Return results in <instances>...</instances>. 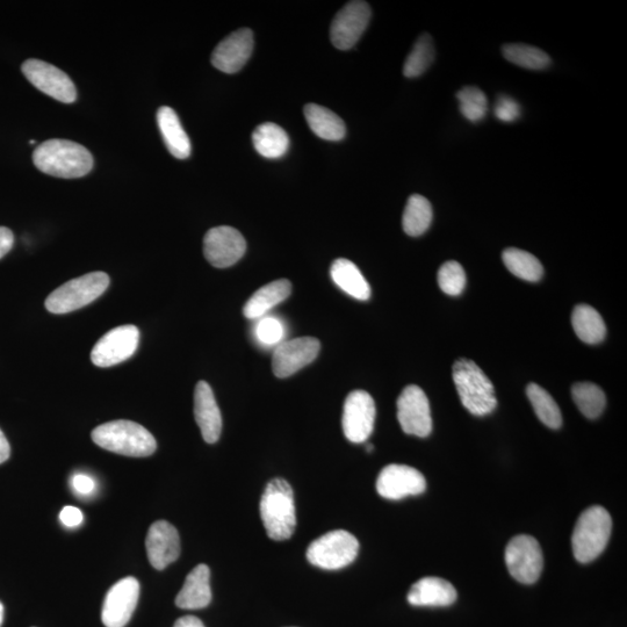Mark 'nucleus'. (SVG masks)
Returning a JSON list of instances; mask_svg holds the SVG:
<instances>
[{
  "label": "nucleus",
  "instance_id": "obj_44",
  "mask_svg": "<svg viewBox=\"0 0 627 627\" xmlns=\"http://www.w3.org/2000/svg\"><path fill=\"white\" fill-rule=\"evenodd\" d=\"M4 622V605L0 602V627H2Z\"/></svg>",
  "mask_w": 627,
  "mask_h": 627
},
{
  "label": "nucleus",
  "instance_id": "obj_36",
  "mask_svg": "<svg viewBox=\"0 0 627 627\" xmlns=\"http://www.w3.org/2000/svg\"><path fill=\"white\" fill-rule=\"evenodd\" d=\"M438 285L452 297L463 293L466 286V273L458 262H448L438 271Z\"/></svg>",
  "mask_w": 627,
  "mask_h": 627
},
{
  "label": "nucleus",
  "instance_id": "obj_27",
  "mask_svg": "<svg viewBox=\"0 0 627 627\" xmlns=\"http://www.w3.org/2000/svg\"><path fill=\"white\" fill-rule=\"evenodd\" d=\"M252 142L259 155L271 160L284 156L290 147L287 133L272 122L259 125L252 134Z\"/></svg>",
  "mask_w": 627,
  "mask_h": 627
},
{
  "label": "nucleus",
  "instance_id": "obj_38",
  "mask_svg": "<svg viewBox=\"0 0 627 627\" xmlns=\"http://www.w3.org/2000/svg\"><path fill=\"white\" fill-rule=\"evenodd\" d=\"M496 118L503 122H513L520 118L521 107L510 97H500L495 105Z\"/></svg>",
  "mask_w": 627,
  "mask_h": 627
},
{
  "label": "nucleus",
  "instance_id": "obj_35",
  "mask_svg": "<svg viewBox=\"0 0 627 627\" xmlns=\"http://www.w3.org/2000/svg\"><path fill=\"white\" fill-rule=\"evenodd\" d=\"M460 112L467 120L478 122L486 117L488 102L485 93L473 86L458 92Z\"/></svg>",
  "mask_w": 627,
  "mask_h": 627
},
{
  "label": "nucleus",
  "instance_id": "obj_16",
  "mask_svg": "<svg viewBox=\"0 0 627 627\" xmlns=\"http://www.w3.org/2000/svg\"><path fill=\"white\" fill-rule=\"evenodd\" d=\"M140 596V583L129 576L115 583L105 597L102 621L106 627H125L134 614Z\"/></svg>",
  "mask_w": 627,
  "mask_h": 627
},
{
  "label": "nucleus",
  "instance_id": "obj_7",
  "mask_svg": "<svg viewBox=\"0 0 627 627\" xmlns=\"http://www.w3.org/2000/svg\"><path fill=\"white\" fill-rule=\"evenodd\" d=\"M359 552L355 536L344 530H335L317 538L309 545L307 559L315 567L337 571L352 564Z\"/></svg>",
  "mask_w": 627,
  "mask_h": 627
},
{
  "label": "nucleus",
  "instance_id": "obj_1",
  "mask_svg": "<svg viewBox=\"0 0 627 627\" xmlns=\"http://www.w3.org/2000/svg\"><path fill=\"white\" fill-rule=\"evenodd\" d=\"M33 162L43 174L75 179L89 175L93 156L82 144L69 140H48L34 150Z\"/></svg>",
  "mask_w": 627,
  "mask_h": 627
},
{
  "label": "nucleus",
  "instance_id": "obj_24",
  "mask_svg": "<svg viewBox=\"0 0 627 627\" xmlns=\"http://www.w3.org/2000/svg\"><path fill=\"white\" fill-rule=\"evenodd\" d=\"M292 293L290 280L280 279L259 288L247 301L243 308V314L247 319L255 320L264 316L273 307L281 304Z\"/></svg>",
  "mask_w": 627,
  "mask_h": 627
},
{
  "label": "nucleus",
  "instance_id": "obj_30",
  "mask_svg": "<svg viewBox=\"0 0 627 627\" xmlns=\"http://www.w3.org/2000/svg\"><path fill=\"white\" fill-rule=\"evenodd\" d=\"M502 258L507 269L518 278L531 281V283H537L543 278V265L530 252L509 248L504 250Z\"/></svg>",
  "mask_w": 627,
  "mask_h": 627
},
{
  "label": "nucleus",
  "instance_id": "obj_39",
  "mask_svg": "<svg viewBox=\"0 0 627 627\" xmlns=\"http://www.w3.org/2000/svg\"><path fill=\"white\" fill-rule=\"evenodd\" d=\"M60 520L67 528H76L83 522L82 511L76 507H64L60 514Z\"/></svg>",
  "mask_w": 627,
  "mask_h": 627
},
{
  "label": "nucleus",
  "instance_id": "obj_13",
  "mask_svg": "<svg viewBox=\"0 0 627 627\" xmlns=\"http://www.w3.org/2000/svg\"><path fill=\"white\" fill-rule=\"evenodd\" d=\"M372 11L366 2H350L336 14L330 27V39L340 50H349L362 38L370 24Z\"/></svg>",
  "mask_w": 627,
  "mask_h": 627
},
{
  "label": "nucleus",
  "instance_id": "obj_3",
  "mask_svg": "<svg viewBox=\"0 0 627 627\" xmlns=\"http://www.w3.org/2000/svg\"><path fill=\"white\" fill-rule=\"evenodd\" d=\"M92 441L100 448L121 456L143 458L154 454L156 439L141 424L119 420L99 425L92 431Z\"/></svg>",
  "mask_w": 627,
  "mask_h": 627
},
{
  "label": "nucleus",
  "instance_id": "obj_42",
  "mask_svg": "<svg viewBox=\"0 0 627 627\" xmlns=\"http://www.w3.org/2000/svg\"><path fill=\"white\" fill-rule=\"evenodd\" d=\"M11 456V446L7 441L4 432L0 430V464L5 463Z\"/></svg>",
  "mask_w": 627,
  "mask_h": 627
},
{
  "label": "nucleus",
  "instance_id": "obj_32",
  "mask_svg": "<svg viewBox=\"0 0 627 627\" xmlns=\"http://www.w3.org/2000/svg\"><path fill=\"white\" fill-rule=\"evenodd\" d=\"M503 55L509 62L529 70H544L551 64L550 56L542 49L522 43L504 46Z\"/></svg>",
  "mask_w": 627,
  "mask_h": 627
},
{
  "label": "nucleus",
  "instance_id": "obj_9",
  "mask_svg": "<svg viewBox=\"0 0 627 627\" xmlns=\"http://www.w3.org/2000/svg\"><path fill=\"white\" fill-rule=\"evenodd\" d=\"M23 74L36 89L64 104L76 102L77 90L71 78L59 68L41 60H27Z\"/></svg>",
  "mask_w": 627,
  "mask_h": 627
},
{
  "label": "nucleus",
  "instance_id": "obj_43",
  "mask_svg": "<svg viewBox=\"0 0 627 627\" xmlns=\"http://www.w3.org/2000/svg\"><path fill=\"white\" fill-rule=\"evenodd\" d=\"M174 627H205V625L197 617L185 616L179 618Z\"/></svg>",
  "mask_w": 627,
  "mask_h": 627
},
{
  "label": "nucleus",
  "instance_id": "obj_19",
  "mask_svg": "<svg viewBox=\"0 0 627 627\" xmlns=\"http://www.w3.org/2000/svg\"><path fill=\"white\" fill-rule=\"evenodd\" d=\"M146 547L151 566L163 571L179 558V533L167 521L155 522L148 531Z\"/></svg>",
  "mask_w": 627,
  "mask_h": 627
},
{
  "label": "nucleus",
  "instance_id": "obj_20",
  "mask_svg": "<svg viewBox=\"0 0 627 627\" xmlns=\"http://www.w3.org/2000/svg\"><path fill=\"white\" fill-rule=\"evenodd\" d=\"M194 416L205 442H218L222 432V416L213 389L206 381H199L194 391Z\"/></svg>",
  "mask_w": 627,
  "mask_h": 627
},
{
  "label": "nucleus",
  "instance_id": "obj_41",
  "mask_svg": "<svg viewBox=\"0 0 627 627\" xmlns=\"http://www.w3.org/2000/svg\"><path fill=\"white\" fill-rule=\"evenodd\" d=\"M14 244V235L11 229L0 227V259L9 254Z\"/></svg>",
  "mask_w": 627,
  "mask_h": 627
},
{
  "label": "nucleus",
  "instance_id": "obj_14",
  "mask_svg": "<svg viewBox=\"0 0 627 627\" xmlns=\"http://www.w3.org/2000/svg\"><path fill=\"white\" fill-rule=\"evenodd\" d=\"M247 242L239 230L221 226L208 230L204 239V254L214 268H230L244 256Z\"/></svg>",
  "mask_w": 627,
  "mask_h": 627
},
{
  "label": "nucleus",
  "instance_id": "obj_29",
  "mask_svg": "<svg viewBox=\"0 0 627 627\" xmlns=\"http://www.w3.org/2000/svg\"><path fill=\"white\" fill-rule=\"evenodd\" d=\"M432 207L427 198L414 194L408 199L402 226L405 233L412 237L423 235L432 222Z\"/></svg>",
  "mask_w": 627,
  "mask_h": 627
},
{
  "label": "nucleus",
  "instance_id": "obj_31",
  "mask_svg": "<svg viewBox=\"0 0 627 627\" xmlns=\"http://www.w3.org/2000/svg\"><path fill=\"white\" fill-rule=\"evenodd\" d=\"M526 394H528V398L539 420L546 427L559 429L562 425V415L557 402L554 401L549 392H546L539 385L530 384L526 388Z\"/></svg>",
  "mask_w": 627,
  "mask_h": 627
},
{
  "label": "nucleus",
  "instance_id": "obj_22",
  "mask_svg": "<svg viewBox=\"0 0 627 627\" xmlns=\"http://www.w3.org/2000/svg\"><path fill=\"white\" fill-rule=\"evenodd\" d=\"M211 571L207 565H198L187 575L184 586L180 590L176 605L184 610H198L208 607L212 601Z\"/></svg>",
  "mask_w": 627,
  "mask_h": 627
},
{
  "label": "nucleus",
  "instance_id": "obj_6",
  "mask_svg": "<svg viewBox=\"0 0 627 627\" xmlns=\"http://www.w3.org/2000/svg\"><path fill=\"white\" fill-rule=\"evenodd\" d=\"M110 286V277L105 272H92L72 279L49 294L47 311L53 314H68L91 304L102 297Z\"/></svg>",
  "mask_w": 627,
  "mask_h": 627
},
{
  "label": "nucleus",
  "instance_id": "obj_23",
  "mask_svg": "<svg viewBox=\"0 0 627 627\" xmlns=\"http://www.w3.org/2000/svg\"><path fill=\"white\" fill-rule=\"evenodd\" d=\"M157 124L170 154L178 160H186L191 155V141L177 113L169 106H162L157 111Z\"/></svg>",
  "mask_w": 627,
  "mask_h": 627
},
{
  "label": "nucleus",
  "instance_id": "obj_21",
  "mask_svg": "<svg viewBox=\"0 0 627 627\" xmlns=\"http://www.w3.org/2000/svg\"><path fill=\"white\" fill-rule=\"evenodd\" d=\"M407 598L414 607H449L457 600V590L449 581L428 576L410 588Z\"/></svg>",
  "mask_w": 627,
  "mask_h": 627
},
{
  "label": "nucleus",
  "instance_id": "obj_40",
  "mask_svg": "<svg viewBox=\"0 0 627 627\" xmlns=\"http://www.w3.org/2000/svg\"><path fill=\"white\" fill-rule=\"evenodd\" d=\"M72 486H74L77 493L82 495H89L96 488L95 481H93L89 475L85 474H76L75 477L72 478Z\"/></svg>",
  "mask_w": 627,
  "mask_h": 627
},
{
  "label": "nucleus",
  "instance_id": "obj_28",
  "mask_svg": "<svg viewBox=\"0 0 627 627\" xmlns=\"http://www.w3.org/2000/svg\"><path fill=\"white\" fill-rule=\"evenodd\" d=\"M572 324L575 334L587 344L601 343L607 335V327L600 313L588 305L574 308Z\"/></svg>",
  "mask_w": 627,
  "mask_h": 627
},
{
  "label": "nucleus",
  "instance_id": "obj_33",
  "mask_svg": "<svg viewBox=\"0 0 627 627\" xmlns=\"http://www.w3.org/2000/svg\"><path fill=\"white\" fill-rule=\"evenodd\" d=\"M575 405L590 420H595L603 413L607 399L600 387L590 383L575 384L572 388Z\"/></svg>",
  "mask_w": 627,
  "mask_h": 627
},
{
  "label": "nucleus",
  "instance_id": "obj_12",
  "mask_svg": "<svg viewBox=\"0 0 627 627\" xmlns=\"http://www.w3.org/2000/svg\"><path fill=\"white\" fill-rule=\"evenodd\" d=\"M398 420L407 435L425 438L432 431V417L428 396L421 387L410 385L398 399Z\"/></svg>",
  "mask_w": 627,
  "mask_h": 627
},
{
  "label": "nucleus",
  "instance_id": "obj_4",
  "mask_svg": "<svg viewBox=\"0 0 627 627\" xmlns=\"http://www.w3.org/2000/svg\"><path fill=\"white\" fill-rule=\"evenodd\" d=\"M453 381L468 412L475 416L494 412L497 406L494 385L472 360L461 358L454 363Z\"/></svg>",
  "mask_w": 627,
  "mask_h": 627
},
{
  "label": "nucleus",
  "instance_id": "obj_34",
  "mask_svg": "<svg viewBox=\"0 0 627 627\" xmlns=\"http://www.w3.org/2000/svg\"><path fill=\"white\" fill-rule=\"evenodd\" d=\"M435 60V47L429 34L418 39L403 66V75L415 78L424 74Z\"/></svg>",
  "mask_w": 627,
  "mask_h": 627
},
{
  "label": "nucleus",
  "instance_id": "obj_18",
  "mask_svg": "<svg viewBox=\"0 0 627 627\" xmlns=\"http://www.w3.org/2000/svg\"><path fill=\"white\" fill-rule=\"evenodd\" d=\"M252 50L254 33L249 28H241L216 46L212 54V64L225 74H236L247 64Z\"/></svg>",
  "mask_w": 627,
  "mask_h": 627
},
{
  "label": "nucleus",
  "instance_id": "obj_2",
  "mask_svg": "<svg viewBox=\"0 0 627 627\" xmlns=\"http://www.w3.org/2000/svg\"><path fill=\"white\" fill-rule=\"evenodd\" d=\"M261 517L268 536L277 542L290 539L297 528L294 493L284 479H273L261 500Z\"/></svg>",
  "mask_w": 627,
  "mask_h": 627
},
{
  "label": "nucleus",
  "instance_id": "obj_5",
  "mask_svg": "<svg viewBox=\"0 0 627 627\" xmlns=\"http://www.w3.org/2000/svg\"><path fill=\"white\" fill-rule=\"evenodd\" d=\"M611 530L612 521L607 510L595 506L583 511L572 537L575 559L588 564L600 557L609 543Z\"/></svg>",
  "mask_w": 627,
  "mask_h": 627
},
{
  "label": "nucleus",
  "instance_id": "obj_45",
  "mask_svg": "<svg viewBox=\"0 0 627 627\" xmlns=\"http://www.w3.org/2000/svg\"><path fill=\"white\" fill-rule=\"evenodd\" d=\"M30 143H31V144H35V143H36V141H34V140H31V141H30Z\"/></svg>",
  "mask_w": 627,
  "mask_h": 627
},
{
  "label": "nucleus",
  "instance_id": "obj_11",
  "mask_svg": "<svg viewBox=\"0 0 627 627\" xmlns=\"http://www.w3.org/2000/svg\"><path fill=\"white\" fill-rule=\"evenodd\" d=\"M376 414V403L369 393H350L345 400L342 417L345 437L355 444L366 442L372 435Z\"/></svg>",
  "mask_w": 627,
  "mask_h": 627
},
{
  "label": "nucleus",
  "instance_id": "obj_8",
  "mask_svg": "<svg viewBox=\"0 0 627 627\" xmlns=\"http://www.w3.org/2000/svg\"><path fill=\"white\" fill-rule=\"evenodd\" d=\"M506 565L509 573L518 582L532 585L540 578L544 567L542 549L531 536H516L506 549Z\"/></svg>",
  "mask_w": 627,
  "mask_h": 627
},
{
  "label": "nucleus",
  "instance_id": "obj_26",
  "mask_svg": "<svg viewBox=\"0 0 627 627\" xmlns=\"http://www.w3.org/2000/svg\"><path fill=\"white\" fill-rule=\"evenodd\" d=\"M304 113L309 127L323 140L341 141L347 134L344 121L326 107L308 104L304 108Z\"/></svg>",
  "mask_w": 627,
  "mask_h": 627
},
{
  "label": "nucleus",
  "instance_id": "obj_25",
  "mask_svg": "<svg viewBox=\"0 0 627 627\" xmlns=\"http://www.w3.org/2000/svg\"><path fill=\"white\" fill-rule=\"evenodd\" d=\"M331 279L341 288L342 291L349 294L350 297L360 301H366L371 298V287L364 278L363 273L359 271L355 263L349 259L338 258L331 265Z\"/></svg>",
  "mask_w": 627,
  "mask_h": 627
},
{
  "label": "nucleus",
  "instance_id": "obj_17",
  "mask_svg": "<svg viewBox=\"0 0 627 627\" xmlns=\"http://www.w3.org/2000/svg\"><path fill=\"white\" fill-rule=\"evenodd\" d=\"M425 489L427 481L423 474L406 465L386 466L377 480V492L387 500L398 501L407 496L420 495Z\"/></svg>",
  "mask_w": 627,
  "mask_h": 627
},
{
  "label": "nucleus",
  "instance_id": "obj_10",
  "mask_svg": "<svg viewBox=\"0 0 627 627\" xmlns=\"http://www.w3.org/2000/svg\"><path fill=\"white\" fill-rule=\"evenodd\" d=\"M140 330L133 324L108 331L91 352L92 363L98 367H111L131 358L139 347Z\"/></svg>",
  "mask_w": 627,
  "mask_h": 627
},
{
  "label": "nucleus",
  "instance_id": "obj_37",
  "mask_svg": "<svg viewBox=\"0 0 627 627\" xmlns=\"http://www.w3.org/2000/svg\"><path fill=\"white\" fill-rule=\"evenodd\" d=\"M256 335L259 342L265 345H275L283 341L284 326L275 317H264L257 324Z\"/></svg>",
  "mask_w": 627,
  "mask_h": 627
},
{
  "label": "nucleus",
  "instance_id": "obj_15",
  "mask_svg": "<svg viewBox=\"0 0 627 627\" xmlns=\"http://www.w3.org/2000/svg\"><path fill=\"white\" fill-rule=\"evenodd\" d=\"M321 349V343L314 337H300L280 343L273 352L272 370L280 379L293 376L305 366L314 362Z\"/></svg>",
  "mask_w": 627,
  "mask_h": 627
}]
</instances>
